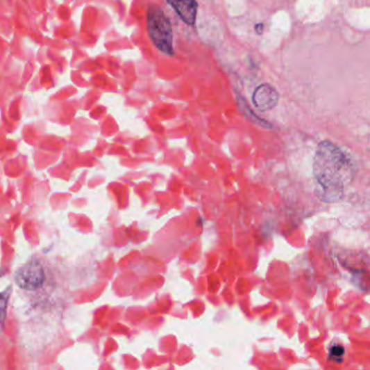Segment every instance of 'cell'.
<instances>
[{"label":"cell","instance_id":"6","mask_svg":"<svg viewBox=\"0 0 370 370\" xmlns=\"http://www.w3.org/2000/svg\"><path fill=\"white\" fill-rule=\"evenodd\" d=\"M11 291L12 288L6 289L5 291L0 292V332L3 331V325H5L6 317H7V307L10 299Z\"/></svg>","mask_w":370,"mask_h":370},{"label":"cell","instance_id":"5","mask_svg":"<svg viewBox=\"0 0 370 370\" xmlns=\"http://www.w3.org/2000/svg\"><path fill=\"white\" fill-rule=\"evenodd\" d=\"M182 20L187 24L193 25L196 21L197 3L195 0H167Z\"/></svg>","mask_w":370,"mask_h":370},{"label":"cell","instance_id":"4","mask_svg":"<svg viewBox=\"0 0 370 370\" xmlns=\"http://www.w3.org/2000/svg\"><path fill=\"white\" fill-rule=\"evenodd\" d=\"M280 96L274 87L269 84L257 87L253 95V102L255 108L260 111H269L277 106Z\"/></svg>","mask_w":370,"mask_h":370},{"label":"cell","instance_id":"7","mask_svg":"<svg viewBox=\"0 0 370 370\" xmlns=\"http://www.w3.org/2000/svg\"><path fill=\"white\" fill-rule=\"evenodd\" d=\"M331 355L334 356H342L344 353V348L342 346H337L330 350Z\"/></svg>","mask_w":370,"mask_h":370},{"label":"cell","instance_id":"1","mask_svg":"<svg viewBox=\"0 0 370 370\" xmlns=\"http://www.w3.org/2000/svg\"><path fill=\"white\" fill-rule=\"evenodd\" d=\"M314 176L319 189L326 195V201H335L342 195L352 177V168L346 154L338 147L323 141L314 159Z\"/></svg>","mask_w":370,"mask_h":370},{"label":"cell","instance_id":"3","mask_svg":"<svg viewBox=\"0 0 370 370\" xmlns=\"http://www.w3.org/2000/svg\"><path fill=\"white\" fill-rule=\"evenodd\" d=\"M15 279L17 286L21 289H24L27 291L37 290L44 282V268L36 262H32L17 269Z\"/></svg>","mask_w":370,"mask_h":370},{"label":"cell","instance_id":"2","mask_svg":"<svg viewBox=\"0 0 370 370\" xmlns=\"http://www.w3.org/2000/svg\"><path fill=\"white\" fill-rule=\"evenodd\" d=\"M147 29L151 40L166 55L174 54V34L171 24L160 7L151 5L147 11Z\"/></svg>","mask_w":370,"mask_h":370},{"label":"cell","instance_id":"8","mask_svg":"<svg viewBox=\"0 0 370 370\" xmlns=\"http://www.w3.org/2000/svg\"><path fill=\"white\" fill-rule=\"evenodd\" d=\"M263 28H264V26H263V24L255 25V32H257V34H259V35L262 34Z\"/></svg>","mask_w":370,"mask_h":370}]
</instances>
